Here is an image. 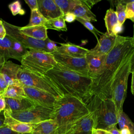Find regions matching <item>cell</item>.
Listing matches in <instances>:
<instances>
[{"label":"cell","instance_id":"9a60e30c","mask_svg":"<svg viewBox=\"0 0 134 134\" xmlns=\"http://www.w3.org/2000/svg\"><path fill=\"white\" fill-rule=\"evenodd\" d=\"M94 126V115L90 111L80 119L65 134H92Z\"/></svg>","mask_w":134,"mask_h":134},{"label":"cell","instance_id":"d4e9b609","mask_svg":"<svg viewBox=\"0 0 134 134\" xmlns=\"http://www.w3.org/2000/svg\"><path fill=\"white\" fill-rule=\"evenodd\" d=\"M104 21L107 29L106 32L109 34L113 35V29L114 27L118 23V18L116 12L112 8L108 9L106 11L104 17Z\"/></svg>","mask_w":134,"mask_h":134},{"label":"cell","instance_id":"ffe728a7","mask_svg":"<svg viewBox=\"0 0 134 134\" xmlns=\"http://www.w3.org/2000/svg\"><path fill=\"white\" fill-rule=\"evenodd\" d=\"M20 30L24 34L36 40L44 41L48 38L47 29L44 25L20 27Z\"/></svg>","mask_w":134,"mask_h":134},{"label":"cell","instance_id":"ac0fdd59","mask_svg":"<svg viewBox=\"0 0 134 134\" xmlns=\"http://www.w3.org/2000/svg\"><path fill=\"white\" fill-rule=\"evenodd\" d=\"M5 99L6 104V107L9 108L12 112L24 111L38 105L28 97L18 98H5Z\"/></svg>","mask_w":134,"mask_h":134},{"label":"cell","instance_id":"f35d334b","mask_svg":"<svg viewBox=\"0 0 134 134\" xmlns=\"http://www.w3.org/2000/svg\"><path fill=\"white\" fill-rule=\"evenodd\" d=\"M64 18L65 21L68 23H72L75 20H76V16L72 12H68L64 15Z\"/></svg>","mask_w":134,"mask_h":134},{"label":"cell","instance_id":"816d5d0a","mask_svg":"<svg viewBox=\"0 0 134 134\" xmlns=\"http://www.w3.org/2000/svg\"><path fill=\"white\" fill-rule=\"evenodd\" d=\"M132 43L134 45V25H133V37H132Z\"/></svg>","mask_w":134,"mask_h":134},{"label":"cell","instance_id":"d6a6232c","mask_svg":"<svg viewBox=\"0 0 134 134\" xmlns=\"http://www.w3.org/2000/svg\"><path fill=\"white\" fill-rule=\"evenodd\" d=\"M8 8L14 16L18 14L23 15L25 13V10L21 7V5L19 1H15L9 4Z\"/></svg>","mask_w":134,"mask_h":134},{"label":"cell","instance_id":"ee69618b","mask_svg":"<svg viewBox=\"0 0 134 134\" xmlns=\"http://www.w3.org/2000/svg\"><path fill=\"white\" fill-rule=\"evenodd\" d=\"M92 134H108L107 130L93 128Z\"/></svg>","mask_w":134,"mask_h":134},{"label":"cell","instance_id":"277c9868","mask_svg":"<svg viewBox=\"0 0 134 134\" xmlns=\"http://www.w3.org/2000/svg\"><path fill=\"white\" fill-rule=\"evenodd\" d=\"M87 106L94 115V128L108 131L117 126V111L111 98L93 96Z\"/></svg>","mask_w":134,"mask_h":134},{"label":"cell","instance_id":"83f0119b","mask_svg":"<svg viewBox=\"0 0 134 134\" xmlns=\"http://www.w3.org/2000/svg\"><path fill=\"white\" fill-rule=\"evenodd\" d=\"M12 46L10 38L6 35L3 39H0V54L4 57L6 61L10 59V51Z\"/></svg>","mask_w":134,"mask_h":134},{"label":"cell","instance_id":"7bdbcfd3","mask_svg":"<svg viewBox=\"0 0 134 134\" xmlns=\"http://www.w3.org/2000/svg\"><path fill=\"white\" fill-rule=\"evenodd\" d=\"M6 36V31L3 24L0 25V39H3Z\"/></svg>","mask_w":134,"mask_h":134},{"label":"cell","instance_id":"8d00e7d4","mask_svg":"<svg viewBox=\"0 0 134 134\" xmlns=\"http://www.w3.org/2000/svg\"><path fill=\"white\" fill-rule=\"evenodd\" d=\"M0 134H20L10 129L6 125L0 127Z\"/></svg>","mask_w":134,"mask_h":134},{"label":"cell","instance_id":"4316f807","mask_svg":"<svg viewBox=\"0 0 134 134\" xmlns=\"http://www.w3.org/2000/svg\"><path fill=\"white\" fill-rule=\"evenodd\" d=\"M117 124L119 125L120 130L127 128L131 134H134V122L124 111H121L117 114Z\"/></svg>","mask_w":134,"mask_h":134},{"label":"cell","instance_id":"d6986e66","mask_svg":"<svg viewBox=\"0 0 134 134\" xmlns=\"http://www.w3.org/2000/svg\"><path fill=\"white\" fill-rule=\"evenodd\" d=\"M56 51L75 58H85L88 54L89 50L81 46L73 44L70 42L60 43Z\"/></svg>","mask_w":134,"mask_h":134},{"label":"cell","instance_id":"cb8c5ba5","mask_svg":"<svg viewBox=\"0 0 134 134\" xmlns=\"http://www.w3.org/2000/svg\"><path fill=\"white\" fill-rule=\"evenodd\" d=\"M2 96L4 98H10L28 97L24 91L23 86L21 84L8 85Z\"/></svg>","mask_w":134,"mask_h":134},{"label":"cell","instance_id":"9c48e42d","mask_svg":"<svg viewBox=\"0 0 134 134\" xmlns=\"http://www.w3.org/2000/svg\"><path fill=\"white\" fill-rule=\"evenodd\" d=\"M2 20L6 31V35L20 43L27 49L37 50L46 52L45 41L31 38L21 32L20 30V27L10 24L3 19Z\"/></svg>","mask_w":134,"mask_h":134},{"label":"cell","instance_id":"3957f363","mask_svg":"<svg viewBox=\"0 0 134 134\" xmlns=\"http://www.w3.org/2000/svg\"><path fill=\"white\" fill-rule=\"evenodd\" d=\"M87 105L72 95H65L55 101L52 119L57 124V134H65L80 119L90 113Z\"/></svg>","mask_w":134,"mask_h":134},{"label":"cell","instance_id":"30bf717a","mask_svg":"<svg viewBox=\"0 0 134 134\" xmlns=\"http://www.w3.org/2000/svg\"><path fill=\"white\" fill-rule=\"evenodd\" d=\"M57 63L77 73L88 76L86 58H75L55 51L51 53Z\"/></svg>","mask_w":134,"mask_h":134},{"label":"cell","instance_id":"681fc988","mask_svg":"<svg viewBox=\"0 0 134 134\" xmlns=\"http://www.w3.org/2000/svg\"><path fill=\"white\" fill-rule=\"evenodd\" d=\"M120 134H131V133L128 129L124 128L120 130Z\"/></svg>","mask_w":134,"mask_h":134},{"label":"cell","instance_id":"f5cc1de1","mask_svg":"<svg viewBox=\"0 0 134 134\" xmlns=\"http://www.w3.org/2000/svg\"><path fill=\"white\" fill-rule=\"evenodd\" d=\"M3 24V22H2V20L1 19H0V25H2Z\"/></svg>","mask_w":134,"mask_h":134},{"label":"cell","instance_id":"7a4b0ae2","mask_svg":"<svg viewBox=\"0 0 134 134\" xmlns=\"http://www.w3.org/2000/svg\"><path fill=\"white\" fill-rule=\"evenodd\" d=\"M63 95L73 96L87 105L93 97L91 88L93 79L73 71L58 63L46 74Z\"/></svg>","mask_w":134,"mask_h":134},{"label":"cell","instance_id":"8992f818","mask_svg":"<svg viewBox=\"0 0 134 134\" xmlns=\"http://www.w3.org/2000/svg\"><path fill=\"white\" fill-rule=\"evenodd\" d=\"M17 78L24 86L34 87L46 91L58 99L64 96L46 74L32 72L22 68L18 71Z\"/></svg>","mask_w":134,"mask_h":134},{"label":"cell","instance_id":"60d3db41","mask_svg":"<svg viewBox=\"0 0 134 134\" xmlns=\"http://www.w3.org/2000/svg\"><path fill=\"white\" fill-rule=\"evenodd\" d=\"M99 1H100L96 0H82L83 3L87 7H88L90 9L95 4H96Z\"/></svg>","mask_w":134,"mask_h":134},{"label":"cell","instance_id":"1f68e13d","mask_svg":"<svg viewBox=\"0 0 134 134\" xmlns=\"http://www.w3.org/2000/svg\"><path fill=\"white\" fill-rule=\"evenodd\" d=\"M115 12L117 16L118 23L121 25H123L126 19L125 6L121 4H116Z\"/></svg>","mask_w":134,"mask_h":134},{"label":"cell","instance_id":"bcb514c9","mask_svg":"<svg viewBox=\"0 0 134 134\" xmlns=\"http://www.w3.org/2000/svg\"><path fill=\"white\" fill-rule=\"evenodd\" d=\"M132 74L131 78V93L134 95V71L131 73Z\"/></svg>","mask_w":134,"mask_h":134},{"label":"cell","instance_id":"7c38bea8","mask_svg":"<svg viewBox=\"0 0 134 134\" xmlns=\"http://www.w3.org/2000/svg\"><path fill=\"white\" fill-rule=\"evenodd\" d=\"M118 36L109 34L107 32L103 33L98 39L96 46L89 50L88 54L96 56L107 55L115 45Z\"/></svg>","mask_w":134,"mask_h":134},{"label":"cell","instance_id":"7dc6e473","mask_svg":"<svg viewBox=\"0 0 134 134\" xmlns=\"http://www.w3.org/2000/svg\"><path fill=\"white\" fill-rule=\"evenodd\" d=\"M4 120H5V117H4V115L3 111L0 114V127H2L5 125Z\"/></svg>","mask_w":134,"mask_h":134},{"label":"cell","instance_id":"11a10c76","mask_svg":"<svg viewBox=\"0 0 134 134\" xmlns=\"http://www.w3.org/2000/svg\"><path fill=\"white\" fill-rule=\"evenodd\" d=\"M0 95H1V94H0Z\"/></svg>","mask_w":134,"mask_h":134},{"label":"cell","instance_id":"ab89813d","mask_svg":"<svg viewBox=\"0 0 134 134\" xmlns=\"http://www.w3.org/2000/svg\"><path fill=\"white\" fill-rule=\"evenodd\" d=\"M124 30V27L123 25H121L118 23L116 24L113 29V34L114 35H119V34L122 32Z\"/></svg>","mask_w":134,"mask_h":134},{"label":"cell","instance_id":"603a6c76","mask_svg":"<svg viewBox=\"0 0 134 134\" xmlns=\"http://www.w3.org/2000/svg\"><path fill=\"white\" fill-rule=\"evenodd\" d=\"M10 38L12 40V46L10 51V58L21 62L23 58L28 52V50L20 43L13 38Z\"/></svg>","mask_w":134,"mask_h":134},{"label":"cell","instance_id":"f546056e","mask_svg":"<svg viewBox=\"0 0 134 134\" xmlns=\"http://www.w3.org/2000/svg\"><path fill=\"white\" fill-rule=\"evenodd\" d=\"M46 21L47 20L41 15V14L38 9L34 10L31 11L29 23L26 26L31 27L35 26L44 25Z\"/></svg>","mask_w":134,"mask_h":134},{"label":"cell","instance_id":"f1b7e54d","mask_svg":"<svg viewBox=\"0 0 134 134\" xmlns=\"http://www.w3.org/2000/svg\"><path fill=\"white\" fill-rule=\"evenodd\" d=\"M55 4L61 9L63 15L70 12L74 7L79 3V0H54Z\"/></svg>","mask_w":134,"mask_h":134},{"label":"cell","instance_id":"5b68a950","mask_svg":"<svg viewBox=\"0 0 134 134\" xmlns=\"http://www.w3.org/2000/svg\"><path fill=\"white\" fill-rule=\"evenodd\" d=\"M133 53L134 49L124 61L110 84V96L115 105L117 114L123 111V104L127 95L128 77L131 73V58Z\"/></svg>","mask_w":134,"mask_h":134},{"label":"cell","instance_id":"e575fe53","mask_svg":"<svg viewBox=\"0 0 134 134\" xmlns=\"http://www.w3.org/2000/svg\"><path fill=\"white\" fill-rule=\"evenodd\" d=\"M45 41V51L48 53H52L55 52L58 48L56 43L48 38Z\"/></svg>","mask_w":134,"mask_h":134},{"label":"cell","instance_id":"e0dca14e","mask_svg":"<svg viewBox=\"0 0 134 134\" xmlns=\"http://www.w3.org/2000/svg\"><path fill=\"white\" fill-rule=\"evenodd\" d=\"M21 65L15 64L11 61H6L0 70L8 85L14 84H21L17 78V74Z\"/></svg>","mask_w":134,"mask_h":134},{"label":"cell","instance_id":"db71d44e","mask_svg":"<svg viewBox=\"0 0 134 134\" xmlns=\"http://www.w3.org/2000/svg\"><path fill=\"white\" fill-rule=\"evenodd\" d=\"M24 134H31V133H24Z\"/></svg>","mask_w":134,"mask_h":134},{"label":"cell","instance_id":"52a82bcc","mask_svg":"<svg viewBox=\"0 0 134 134\" xmlns=\"http://www.w3.org/2000/svg\"><path fill=\"white\" fill-rule=\"evenodd\" d=\"M20 62L23 68L43 74L52 69L57 63L51 53L33 49L28 50Z\"/></svg>","mask_w":134,"mask_h":134},{"label":"cell","instance_id":"44dd1931","mask_svg":"<svg viewBox=\"0 0 134 134\" xmlns=\"http://www.w3.org/2000/svg\"><path fill=\"white\" fill-rule=\"evenodd\" d=\"M58 126L53 119L33 124L31 134H57Z\"/></svg>","mask_w":134,"mask_h":134},{"label":"cell","instance_id":"d590c367","mask_svg":"<svg viewBox=\"0 0 134 134\" xmlns=\"http://www.w3.org/2000/svg\"><path fill=\"white\" fill-rule=\"evenodd\" d=\"M8 86L3 75L0 73V94L1 95L5 91Z\"/></svg>","mask_w":134,"mask_h":134},{"label":"cell","instance_id":"ba28073f","mask_svg":"<svg viewBox=\"0 0 134 134\" xmlns=\"http://www.w3.org/2000/svg\"><path fill=\"white\" fill-rule=\"evenodd\" d=\"M9 112L10 115L14 118L21 122L35 124L43 121L52 119L53 107L37 105L24 111L12 112L9 109Z\"/></svg>","mask_w":134,"mask_h":134},{"label":"cell","instance_id":"5bb4252c","mask_svg":"<svg viewBox=\"0 0 134 134\" xmlns=\"http://www.w3.org/2000/svg\"><path fill=\"white\" fill-rule=\"evenodd\" d=\"M38 10L46 20L64 16L54 0H38Z\"/></svg>","mask_w":134,"mask_h":134},{"label":"cell","instance_id":"484cf974","mask_svg":"<svg viewBox=\"0 0 134 134\" xmlns=\"http://www.w3.org/2000/svg\"><path fill=\"white\" fill-rule=\"evenodd\" d=\"M44 26L47 29L63 31H67V27L64 16H60L54 19L47 20Z\"/></svg>","mask_w":134,"mask_h":134},{"label":"cell","instance_id":"7402d4cb","mask_svg":"<svg viewBox=\"0 0 134 134\" xmlns=\"http://www.w3.org/2000/svg\"><path fill=\"white\" fill-rule=\"evenodd\" d=\"M79 1V3L74 7L70 12L73 13L76 18H81L90 22L96 21L97 19L95 15L83 3L82 0Z\"/></svg>","mask_w":134,"mask_h":134},{"label":"cell","instance_id":"4fadbf2b","mask_svg":"<svg viewBox=\"0 0 134 134\" xmlns=\"http://www.w3.org/2000/svg\"><path fill=\"white\" fill-rule=\"evenodd\" d=\"M106 56V55L96 56L89 54L86 55L88 76L93 80L96 79L102 74L105 65Z\"/></svg>","mask_w":134,"mask_h":134},{"label":"cell","instance_id":"4dcf8cb0","mask_svg":"<svg viewBox=\"0 0 134 134\" xmlns=\"http://www.w3.org/2000/svg\"><path fill=\"white\" fill-rule=\"evenodd\" d=\"M76 20L80 22L81 24H82L86 29H87L90 31H91L94 35L97 41L98 40V36H100L103 34V32L97 30L90 21L79 18H76Z\"/></svg>","mask_w":134,"mask_h":134},{"label":"cell","instance_id":"74e56055","mask_svg":"<svg viewBox=\"0 0 134 134\" xmlns=\"http://www.w3.org/2000/svg\"><path fill=\"white\" fill-rule=\"evenodd\" d=\"M25 3L29 7L31 11L38 9V1L37 0H25Z\"/></svg>","mask_w":134,"mask_h":134},{"label":"cell","instance_id":"f6af8a7d","mask_svg":"<svg viewBox=\"0 0 134 134\" xmlns=\"http://www.w3.org/2000/svg\"><path fill=\"white\" fill-rule=\"evenodd\" d=\"M107 132L108 134H120V130L117 128V126L107 131Z\"/></svg>","mask_w":134,"mask_h":134},{"label":"cell","instance_id":"b9f144b4","mask_svg":"<svg viewBox=\"0 0 134 134\" xmlns=\"http://www.w3.org/2000/svg\"><path fill=\"white\" fill-rule=\"evenodd\" d=\"M6 106V104L5 98L2 95H0V114L5 110Z\"/></svg>","mask_w":134,"mask_h":134},{"label":"cell","instance_id":"f907efd6","mask_svg":"<svg viewBox=\"0 0 134 134\" xmlns=\"http://www.w3.org/2000/svg\"><path fill=\"white\" fill-rule=\"evenodd\" d=\"M134 71V53L132 54L131 61V73Z\"/></svg>","mask_w":134,"mask_h":134},{"label":"cell","instance_id":"6da1fadb","mask_svg":"<svg viewBox=\"0 0 134 134\" xmlns=\"http://www.w3.org/2000/svg\"><path fill=\"white\" fill-rule=\"evenodd\" d=\"M134 49L132 37L118 35L115 45L106 55L102 74L93 80L91 88L92 96L100 98H111L110 86L116 72L126 57Z\"/></svg>","mask_w":134,"mask_h":134},{"label":"cell","instance_id":"2e32d148","mask_svg":"<svg viewBox=\"0 0 134 134\" xmlns=\"http://www.w3.org/2000/svg\"><path fill=\"white\" fill-rule=\"evenodd\" d=\"M5 117L4 124L6 125L12 130L20 134L30 133L32 132L33 124L21 122L14 118L10 114L9 109L8 108L3 111Z\"/></svg>","mask_w":134,"mask_h":134},{"label":"cell","instance_id":"836d02e7","mask_svg":"<svg viewBox=\"0 0 134 134\" xmlns=\"http://www.w3.org/2000/svg\"><path fill=\"white\" fill-rule=\"evenodd\" d=\"M126 7V19H129L134 23V0L127 4Z\"/></svg>","mask_w":134,"mask_h":134},{"label":"cell","instance_id":"8fae6325","mask_svg":"<svg viewBox=\"0 0 134 134\" xmlns=\"http://www.w3.org/2000/svg\"><path fill=\"white\" fill-rule=\"evenodd\" d=\"M23 88L27 96L41 106L53 107L58 99L52 94L38 88L24 86Z\"/></svg>","mask_w":134,"mask_h":134},{"label":"cell","instance_id":"c3c4849f","mask_svg":"<svg viewBox=\"0 0 134 134\" xmlns=\"http://www.w3.org/2000/svg\"><path fill=\"white\" fill-rule=\"evenodd\" d=\"M6 61L5 60V58L3 56H2L1 54H0V70H1L3 66L4 65Z\"/></svg>","mask_w":134,"mask_h":134}]
</instances>
